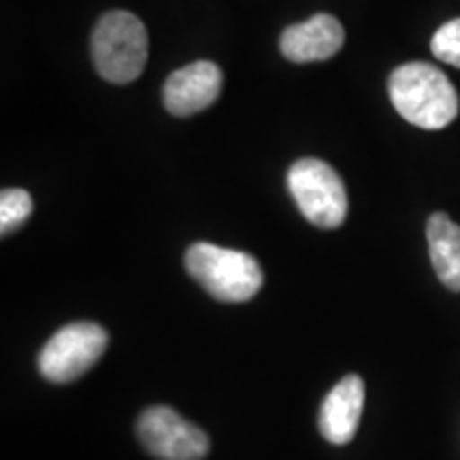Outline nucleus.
<instances>
[{
	"mask_svg": "<svg viewBox=\"0 0 460 460\" xmlns=\"http://www.w3.org/2000/svg\"><path fill=\"white\" fill-rule=\"evenodd\" d=\"M390 101L401 118L424 130H441L458 115V94L447 75L427 62H407L388 79Z\"/></svg>",
	"mask_w": 460,
	"mask_h": 460,
	"instance_id": "obj_1",
	"label": "nucleus"
},
{
	"mask_svg": "<svg viewBox=\"0 0 460 460\" xmlns=\"http://www.w3.org/2000/svg\"><path fill=\"white\" fill-rule=\"evenodd\" d=\"M183 264L190 278L222 303L250 301L264 284V273L254 256L214 243L190 245Z\"/></svg>",
	"mask_w": 460,
	"mask_h": 460,
	"instance_id": "obj_2",
	"label": "nucleus"
},
{
	"mask_svg": "<svg viewBox=\"0 0 460 460\" xmlns=\"http://www.w3.org/2000/svg\"><path fill=\"white\" fill-rule=\"evenodd\" d=\"M92 60L107 82H135L147 62V31L139 17L128 11L102 15L92 32Z\"/></svg>",
	"mask_w": 460,
	"mask_h": 460,
	"instance_id": "obj_3",
	"label": "nucleus"
},
{
	"mask_svg": "<svg viewBox=\"0 0 460 460\" xmlns=\"http://www.w3.org/2000/svg\"><path fill=\"white\" fill-rule=\"evenodd\" d=\"M288 190L301 214L318 228L341 226L348 216V194L341 177L318 158L296 160L288 171Z\"/></svg>",
	"mask_w": 460,
	"mask_h": 460,
	"instance_id": "obj_4",
	"label": "nucleus"
},
{
	"mask_svg": "<svg viewBox=\"0 0 460 460\" xmlns=\"http://www.w3.org/2000/svg\"><path fill=\"white\" fill-rule=\"evenodd\" d=\"M109 345V332L94 322L62 326L39 354V371L54 384H68L85 376Z\"/></svg>",
	"mask_w": 460,
	"mask_h": 460,
	"instance_id": "obj_5",
	"label": "nucleus"
},
{
	"mask_svg": "<svg viewBox=\"0 0 460 460\" xmlns=\"http://www.w3.org/2000/svg\"><path fill=\"white\" fill-rule=\"evenodd\" d=\"M137 435L143 447L158 460H203L209 437L166 405L149 407L139 416Z\"/></svg>",
	"mask_w": 460,
	"mask_h": 460,
	"instance_id": "obj_6",
	"label": "nucleus"
},
{
	"mask_svg": "<svg viewBox=\"0 0 460 460\" xmlns=\"http://www.w3.org/2000/svg\"><path fill=\"white\" fill-rule=\"evenodd\" d=\"M222 90V71L214 62L199 60L171 73L164 84V107L171 115L188 118L217 101Z\"/></svg>",
	"mask_w": 460,
	"mask_h": 460,
	"instance_id": "obj_7",
	"label": "nucleus"
},
{
	"mask_svg": "<svg viewBox=\"0 0 460 460\" xmlns=\"http://www.w3.org/2000/svg\"><path fill=\"white\" fill-rule=\"evenodd\" d=\"M345 32L337 17L318 13L301 24L288 26L279 39L281 54L296 65L329 60L343 48Z\"/></svg>",
	"mask_w": 460,
	"mask_h": 460,
	"instance_id": "obj_8",
	"label": "nucleus"
},
{
	"mask_svg": "<svg viewBox=\"0 0 460 460\" xmlns=\"http://www.w3.org/2000/svg\"><path fill=\"white\" fill-rule=\"evenodd\" d=\"M365 407V382L358 376H345L322 402L318 427L326 441L345 446L354 439Z\"/></svg>",
	"mask_w": 460,
	"mask_h": 460,
	"instance_id": "obj_9",
	"label": "nucleus"
},
{
	"mask_svg": "<svg viewBox=\"0 0 460 460\" xmlns=\"http://www.w3.org/2000/svg\"><path fill=\"white\" fill-rule=\"evenodd\" d=\"M430 262L447 290L460 292V226L446 214H433L427 224Z\"/></svg>",
	"mask_w": 460,
	"mask_h": 460,
	"instance_id": "obj_10",
	"label": "nucleus"
},
{
	"mask_svg": "<svg viewBox=\"0 0 460 460\" xmlns=\"http://www.w3.org/2000/svg\"><path fill=\"white\" fill-rule=\"evenodd\" d=\"M32 214V197L22 188H7L0 194V233L9 234Z\"/></svg>",
	"mask_w": 460,
	"mask_h": 460,
	"instance_id": "obj_11",
	"label": "nucleus"
},
{
	"mask_svg": "<svg viewBox=\"0 0 460 460\" xmlns=\"http://www.w3.org/2000/svg\"><path fill=\"white\" fill-rule=\"evenodd\" d=\"M430 51L439 62L460 68V17L447 22L433 34Z\"/></svg>",
	"mask_w": 460,
	"mask_h": 460,
	"instance_id": "obj_12",
	"label": "nucleus"
}]
</instances>
